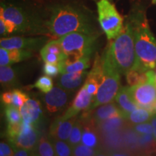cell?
<instances>
[{"label": "cell", "instance_id": "29", "mask_svg": "<svg viewBox=\"0 0 156 156\" xmlns=\"http://www.w3.org/2000/svg\"><path fill=\"white\" fill-rule=\"evenodd\" d=\"M83 132V124L79 119H77L76 122L74 124V126L72 130L71 134L68 139L67 142L72 147H75L78 144L81 143L82 135Z\"/></svg>", "mask_w": 156, "mask_h": 156}, {"label": "cell", "instance_id": "25", "mask_svg": "<svg viewBox=\"0 0 156 156\" xmlns=\"http://www.w3.org/2000/svg\"><path fill=\"white\" fill-rule=\"evenodd\" d=\"M153 114L143 108H137L135 110L129 113L126 117V120L131 124H142V123L150 122Z\"/></svg>", "mask_w": 156, "mask_h": 156}, {"label": "cell", "instance_id": "43", "mask_svg": "<svg viewBox=\"0 0 156 156\" xmlns=\"http://www.w3.org/2000/svg\"><path fill=\"white\" fill-rule=\"evenodd\" d=\"M95 156H108V154L103 153V152H101V151H99L98 153L95 155Z\"/></svg>", "mask_w": 156, "mask_h": 156}, {"label": "cell", "instance_id": "31", "mask_svg": "<svg viewBox=\"0 0 156 156\" xmlns=\"http://www.w3.org/2000/svg\"><path fill=\"white\" fill-rule=\"evenodd\" d=\"M53 85V81H52L51 77L44 75L39 77L34 85L31 86V87H36L39 90L41 91L42 93H48L54 87Z\"/></svg>", "mask_w": 156, "mask_h": 156}, {"label": "cell", "instance_id": "42", "mask_svg": "<svg viewBox=\"0 0 156 156\" xmlns=\"http://www.w3.org/2000/svg\"><path fill=\"white\" fill-rule=\"evenodd\" d=\"M111 155L112 156H129L127 153H124L121 151H113L111 153H108Z\"/></svg>", "mask_w": 156, "mask_h": 156}, {"label": "cell", "instance_id": "22", "mask_svg": "<svg viewBox=\"0 0 156 156\" xmlns=\"http://www.w3.org/2000/svg\"><path fill=\"white\" fill-rule=\"evenodd\" d=\"M32 156H56L53 143L47 136H41Z\"/></svg>", "mask_w": 156, "mask_h": 156}, {"label": "cell", "instance_id": "3", "mask_svg": "<svg viewBox=\"0 0 156 156\" xmlns=\"http://www.w3.org/2000/svg\"><path fill=\"white\" fill-rule=\"evenodd\" d=\"M134 28L136 67L143 71L156 68V38L152 33L145 12L136 10L130 15Z\"/></svg>", "mask_w": 156, "mask_h": 156}, {"label": "cell", "instance_id": "40", "mask_svg": "<svg viewBox=\"0 0 156 156\" xmlns=\"http://www.w3.org/2000/svg\"><path fill=\"white\" fill-rule=\"evenodd\" d=\"M15 149V153L13 156H32L33 151L13 147Z\"/></svg>", "mask_w": 156, "mask_h": 156}, {"label": "cell", "instance_id": "5", "mask_svg": "<svg viewBox=\"0 0 156 156\" xmlns=\"http://www.w3.org/2000/svg\"><path fill=\"white\" fill-rule=\"evenodd\" d=\"M98 37V34L76 32L58 38L66 56L64 64L74 63L84 56H90L95 49Z\"/></svg>", "mask_w": 156, "mask_h": 156}, {"label": "cell", "instance_id": "1", "mask_svg": "<svg viewBox=\"0 0 156 156\" xmlns=\"http://www.w3.org/2000/svg\"><path fill=\"white\" fill-rule=\"evenodd\" d=\"M45 25L48 32L56 38L76 32L97 34L88 14L73 5H57L52 7L49 18Z\"/></svg>", "mask_w": 156, "mask_h": 156}, {"label": "cell", "instance_id": "39", "mask_svg": "<svg viewBox=\"0 0 156 156\" xmlns=\"http://www.w3.org/2000/svg\"><path fill=\"white\" fill-rule=\"evenodd\" d=\"M1 100L5 106L12 105V90H8L7 92L3 93L1 95Z\"/></svg>", "mask_w": 156, "mask_h": 156}, {"label": "cell", "instance_id": "11", "mask_svg": "<svg viewBox=\"0 0 156 156\" xmlns=\"http://www.w3.org/2000/svg\"><path fill=\"white\" fill-rule=\"evenodd\" d=\"M93 103V98L87 92L85 84L80 89L77 94L74 98L72 106L67 109V112L60 116L62 119L66 120L77 116L82 111L87 110Z\"/></svg>", "mask_w": 156, "mask_h": 156}, {"label": "cell", "instance_id": "17", "mask_svg": "<svg viewBox=\"0 0 156 156\" xmlns=\"http://www.w3.org/2000/svg\"><path fill=\"white\" fill-rule=\"evenodd\" d=\"M33 56L32 52L25 49H6L0 48V65L9 66L11 64L28 59Z\"/></svg>", "mask_w": 156, "mask_h": 156}, {"label": "cell", "instance_id": "21", "mask_svg": "<svg viewBox=\"0 0 156 156\" xmlns=\"http://www.w3.org/2000/svg\"><path fill=\"white\" fill-rule=\"evenodd\" d=\"M126 119L122 116L109 118L97 124V129L101 135L110 132L119 131L125 127Z\"/></svg>", "mask_w": 156, "mask_h": 156}, {"label": "cell", "instance_id": "12", "mask_svg": "<svg viewBox=\"0 0 156 156\" xmlns=\"http://www.w3.org/2000/svg\"><path fill=\"white\" fill-rule=\"evenodd\" d=\"M40 54L45 63L59 64L66 59V56L58 39L46 43L41 49Z\"/></svg>", "mask_w": 156, "mask_h": 156}, {"label": "cell", "instance_id": "16", "mask_svg": "<svg viewBox=\"0 0 156 156\" xmlns=\"http://www.w3.org/2000/svg\"><path fill=\"white\" fill-rule=\"evenodd\" d=\"M91 117L96 124L108 119L109 118L116 116L124 117L122 110L114 103H108L95 108V110H90Z\"/></svg>", "mask_w": 156, "mask_h": 156}, {"label": "cell", "instance_id": "24", "mask_svg": "<svg viewBox=\"0 0 156 156\" xmlns=\"http://www.w3.org/2000/svg\"><path fill=\"white\" fill-rule=\"evenodd\" d=\"M90 64V56H84L77 62L69 64H64V62L61 64V74L67 73H76L85 71L89 68Z\"/></svg>", "mask_w": 156, "mask_h": 156}, {"label": "cell", "instance_id": "4", "mask_svg": "<svg viewBox=\"0 0 156 156\" xmlns=\"http://www.w3.org/2000/svg\"><path fill=\"white\" fill-rule=\"evenodd\" d=\"M0 17L14 25L17 33L41 34L47 30L45 23L38 16L12 3L2 2Z\"/></svg>", "mask_w": 156, "mask_h": 156}, {"label": "cell", "instance_id": "27", "mask_svg": "<svg viewBox=\"0 0 156 156\" xmlns=\"http://www.w3.org/2000/svg\"><path fill=\"white\" fill-rule=\"evenodd\" d=\"M0 82L4 86H11L16 82L15 70L10 66H1L0 67Z\"/></svg>", "mask_w": 156, "mask_h": 156}, {"label": "cell", "instance_id": "45", "mask_svg": "<svg viewBox=\"0 0 156 156\" xmlns=\"http://www.w3.org/2000/svg\"><path fill=\"white\" fill-rule=\"evenodd\" d=\"M152 3L155 4V5H156V0H152Z\"/></svg>", "mask_w": 156, "mask_h": 156}, {"label": "cell", "instance_id": "46", "mask_svg": "<svg viewBox=\"0 0 156 156\" xmlns=\"http://www.w3.org/2000/svg\"><path fill=\"white\" fill-rule=\"evenodd\" d=\"M108 156H112V155H110V154H109V153H108Z\"/></svg>", "mask_w": 156, "mask_h": 156}, {"label": "cell", "instance_id": "19", "mask_svg": "<svg viewBox=\"0 0 156 156\" xmlns=\"http://www.w3.org/2000/svg\"><path fill=\"white\" fill-rule=\"evenodd\" d=\"M86 75V71L62 74L58 79V85L66 90H74L81 85Z\"/></svg>", "mask_w": 156, "mask_h": 156}, {"label": "cell", "instance_id": "47", "mask_svg": "<svg viewBox=\"0 0 156 156\" xmlns=\"http://www.w3.org/2000/svg\"><path fill=\"white\" fill-rule=\"evenodd\" d=\"M155 78H156V77H155Z\"/></svg>", "mask_w": 156, "mask_h": 156}, {"label": "cell", "instance_id": "32", "mask_svg": "<svg viewBox=\"0 0 156 156\" xmlns=\"http://www.w3.org/2000/svg\"><path fill=\"white\" fill-rule=\"evenodd\" d=\"M99 151V148L90 147L80 143L73 147V156H95Z\"/></svg>", "mask_w": 156, "mask_h": 156}, {"label": "cell", "instance_id": "28", "mask_svg": "<svg viewBox=\"0 0 156 156\" xmlns=\"http://www.w3.org/2000/svg\"><path fill=\"white\" fill-rule=\"evenodd\" d=\"M49 138L53 143L56 156H73V147L67 141Z\"/></svg>", "mask_w": 156, "mask_h": 156}, {"label": "cell", "instance_id": "7", "mask_svg": "<svg viewBox=\"0 0 156 156\" xmlns=\"http://www.w3.org/2000/svg\"><path fill=\"white\" fill-rule=\"evenodd\" d=\"M103 60V58H102ZM103 70L105 78L99 87L94 101L87 110H93L97 107L106 103H111L116 98L117 93L121 88L120 75L121 74L103 60ZM86 111V110H85Z\"/></svg>", "mask_w": 156, "mask_h": 156}, {"label": "cell", "instance_id": "15", "mask_svg": "<svg viewBox=\"0 0 156 156\" xmlns=\"http://www.w3.org/2000/svg\"><path fill=\"white\" fill-rule=\"evenodd\" d=\"M23 122L38 126L42 118V109L41 103L34 99H28L20 108Z\"/></svg>", "mask_w": 156, "mask_h": 156}, {"label": "cell", "instance_id": "6", "mask_svg": "<svg viewBox=\"0 0 156 156\" xmlns=\"http://www.w3.org/2000/svg\"><path fill=\"white\" fill-rule=\"evenodd\" d=\"M98 22L109 41L116 38L124 30V20L109 0L97 2Z\"/></svg>", "mask_w": 156, "mask_h": 156}, {"label": "cell", "instance_id": "10", "mask_svg": "<svg viewBox=\"0 0 156 156\" xmlns=\"http://www.w3.org/2000/svg\"><path fill=\"white\" fill-rule=\"evenodd\" d=\"M38 126L23 121L22 130L16 140L12 143L13 147L34 151L41 138Z\"/></svg>", "mask_w": 156, "mask_h": 156}, {"label": "cell", "instance_id": "20", "mask_svg": "<svg viewBox=\"0 0 156 156\" xmlns=\"http://www.w3.org/2000/svg\"><path fill=\"white\" fill-rule=\"evenodd\" d=\"M122 130L101 135V145L108 150L109 153L121 151L124 147Z\"/></svg>", "mask_w": 156, "mask_h": 156}, {"label": "cell", "instance_id": "13", "mask_svg": "<svg viewBox=\"0 0 156 156\" xmlns=\"http://www.w3.org/2000/svg\"><path fill=\"white\" fill-rule=\"evenodd\" d=\"M77 119L76 116L66 120L60 116L56 118L50 126L49 137L67 141Z\"/></svg>", "mask_w": 156, "mask_h": 156}, {"label": "cell", "instance_id": "37", "mask_svg": "<svg viewBox=\"0 0 156 156\" xmlns=\"http://www.w3.org/2000/svg\"><path fill=\"white\" fill-rule=\"evenodd\" d=\"M44 73L49 77H56L58 74L61 73V66L59 64L45 63L44 68Z\"/></svg>", "mask_w": 156, "mask_h": 156}, {"label": "cell", "instance_id": "23", "mask_svg": "<svg viewBox=\"0 0 156 156\" xmlns=\"http://www.w3.org/2000/svg\"><path fill=\"white\" fill-rule=\"evenodd\" d=\"M151 70L143 71L139 69H133L129 71L126 74V80L128 85L129 86H134L145 83L149 80Z\"/></svg>", "mask_w": 156, "mask_h": 156}, {"label": "cell", "instance_id": "41", "mask_svg": "<svg viewBox=\"0 0 156 156\" xmlns=\"http://www.w3.org/2000/svg\"><path fill=\"white\" fill-rule=\"evenodd\" d=\"M150 122H151L152 126H153V134L154 138H155V140L156 141V114H153L151 120H150Z\"/></svg>", "mask_w": 156, "mask_h": 156}, {"label": "cell", "instance_id": "8", "mask_svg": "<svg viewBox=\"0 0 156 156\" xmlns=\"http://www.w3.org/2000/svg\"><path fill=\"white\" fill-rule=\"evenodd\" d=\"M130 93L138 107L147 109L154 114V104L156 102L155 73L152 69L147 81L130 86Z\"/></svg>", "mask_w": 156, "mask_h": 156}, {"label": "cell", "instance_id": "35", "mask_svg": "<svg viewBox=\"0 0 156 156\" xmlns=\"http://www.w3.org/2000/svg\"><path fill=\"white\" fill-rule=\"evenodd\" d=\"M28 96L18 89L12 90V105L17 108H20L28 100Z\"/></svg>", "mask_w": 156, "mask_h": 156}, {"label": "cell", "instance_id": "2", "mask_svg": "<svg viewBox=\"0 0 156 156\" xmlns=\"http://www.w3.org/2000/svg\"><path fill=\"white\" fill-rule=\"evenodd\" d=\"M106 62L122 75L136 67L133 25L128 19L123 32L109 43L102 56Z\"/></svg>", "mask_w": 156, "mask_h": 156}, {"label": "cell", "instance_id": "36", "mask_svg": "<svg viewBox=\"0 0 156 156\" xmlns=\"http://www.w3.org/2000/svg\"><path fill=\"white\" fill-rule=\"evenodd\" d=\"M133 129L138 134H153V128L151 122H144L142 124H138L133 125Z\"/></svg>", "mask_w": 156, "mask_h": 156}, {"label": "cell", "instance_id": "9", "mask_svg": "<svg viewBox=\"0 0 156 156\" xmlns=\"http://www.w3.org/2000/svg\"><path fill=\"white\" fill-rule=\"evenodd\" d=\"M46 38L44 37L40 38H28V37L12 36L4 37L0 40L1 47L6 49H25L37 50L44 46Z\"/></svg>", "mask_w": 156, "mask_h": 156}, {"label": "cell", "instance_id": "14", "mask_svg": "<svg viewBox=\"0 0 156 156\" xmlns=\"http://www.w3.org/2000/svg\"><path fill=\"white\" fill-rule=\"evenodd\" d=\"M68 101L67 93L59 87H54L44 96V102L49 113H55L65 106Z\"/></svg>", "mask_w": 156, "mask_h": 156}, {"label": "cell", "instance_id": "33", "mask_svg": "<svg viewBox=\"0 0 156 156\" xmlns=\"http://www.w3.org/2000/svg\"><path fill=\"white\" fill-rule=\"evenodd\" d=\"M23 122L15 124H8L7 129V136L11 144L16 140L22 130Z\"/></svg>", "mask_w": 156, "mask_h": 156}, {"label": "cell", "instance_id": "44", "mask_svg": "<svg viewBox=\"0 0 156 156\" xmlns=\"http://www.w3.org/2000/svg\"><path fill=\"white\" fill-rule=\"evenodd\" d=\"M154 114H156V102L154 104Z\"/></svg>", "mask_w": 156, "mask_h": 156}, {"label": "cell", "instance_id": "34", "mask_svg": "<svg viewBox=\"0 0 156 156\" xmlns=\"http://www.w3.org/2000/svg\"><path fill=\"white\" fill-rule=\"evenodd\" d=\"M139 147L142 149L149 150L148 151L154 149L153 145L156 143L153 134H139Z\"/></svg>", "mask_w": 156, "mask_h": 156}, {"label": "cell", "instance_id": "26", "mask_svg": "<svg viewBox=\"0 0 156 156\" xmlns=\"http://www.w3.org/2000/svg\"><path fill=\"white\" fill-rule=\"evenodd\" d=\"M122 132L124 147L129 150H135L139 147V134L134 131L133 128L124 127Z\"/></svg>", "mask_w": 156, "mask_h": 156}, {"label": "cell", "instance_id": "30", "mask_svg": "<svg viewBox=\"0 0 156 156\" xmlns=\"http://www.w3.org/2000/svg\"><path fill=\"white\" fill-rule=\"evenodd\" d=\"M5 114L8 124H15V123L23 122V117L20 111L12 105L5 106Z\"/></svg>", "mask_w": 156, "mask_h": 156}, {"label": "cell", "instance_id": "18", "mask_svg": "<svg viewBox=\"0 0 156 156\" xmlns=\"http://www.w3.org/2000/svg\"><path fill=\"white\" fill-rule=\"evenodd\" d=\"M115 101L122 110L125 119L126 116L129 113L139 108L133 100V98L130 93V87L126 86L121 87L115 98Z\"/></svg>", "mask_w": 156, "mask_h": 156}, {"label": "cell", "instance_id": "38", "mask_svg": "<svg viewBox=\"0 0 156 156\" xmlns=\"http://www.w3.org/2000/svg\"><path fill=\"white\" fill-rule=\"evenodd\" d=\"M15 153V149L12 145L5 142H1L0 143V154H2L4 156H13Z\"/></svg>", "mask_w": 156, "mask_h": 156}]
</instances>
